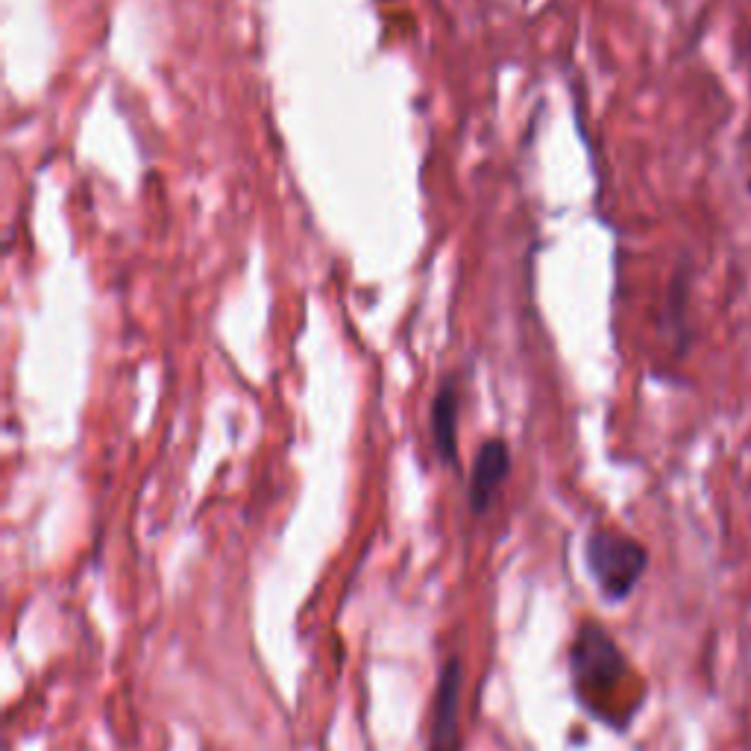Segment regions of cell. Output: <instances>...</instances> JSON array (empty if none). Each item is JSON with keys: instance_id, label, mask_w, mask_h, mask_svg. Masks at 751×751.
Instances as JSON below:
<instances>
[{"instance_id": "5b68a950", "label": "cell", "mask_w": 751, "mask_h": 751, "mask_svg": "<svg viewBox=\"0 0 751 751\" xmlns=\"http://www.w3.org/2000/svg\"><path fill=\"white\" fill-rule=\"evenodd\" d=\"M458 411H462V394L455 376L437 388L432 408H429V432L435 444L437 458L450 467H458Z\"/></svg>"}, {"instance_id": "277c9868", "label": "cell", "mask_w": 751, "mask_h": 751, "mask_svg": "<svg viewBox=\"0 0 751 751\" xmlns=\"http://www.w3.org/2000/svg\"><path fill=\"white\" fill-rule=\"evenodd\" d=\"M511 450L502 437H490L479 446V453L473 458L470 485H467V502L476 516L488 514L499 488L505 485L511 476Z\"/></svg>"}, {"instance_id": "3957f363", "label": "cell", "mask_w": 751, "mask_h": 751, "mask_svg": "<svg viewBox=\"0 0 751 751\" xmlns=\"http://www.w3.org/2000/svg\"><path fill=\"white\" fill-rule=\"evenodd\" d=\"M462 681V661H458V658H450V661L441 667V675H437L432 719H429V733H425V751H462V728H458Z\"/></svg>"}, {"instance_id": "7a4b0ae2", "label": "cell", "mask_w": 751, "mask_h": 751, "mask_svg": "<svg viewBox=\"0 0 751 751\" xmlns=\"http://www.w3.org/2000/svg\"><path fill=\"white\" fill-rule=\"evenodd\" d=\"M584 561H588L590 579L596 581L602 596L607 602H623L640 584L646 564H649V553L634 537L599 528L584 544Z\"/></svg>"}, {"instance_id": "6da1fadb", "label": "cell", "mask_w": 751, "mask_h": 751, "mask_svg": "<svg viewBox=\"0 0 751 751\" xmlns=\"http://www.w3.org/2000/svg\"><path fill=\"white\" fill-rule=\"evenodd\" d=\"M570 681L584 714L596 722L625 731L634 714L640 710V698L634 696V672L625 652L599 623H581L570 646Z\"/></svg>"}]
</instances>
